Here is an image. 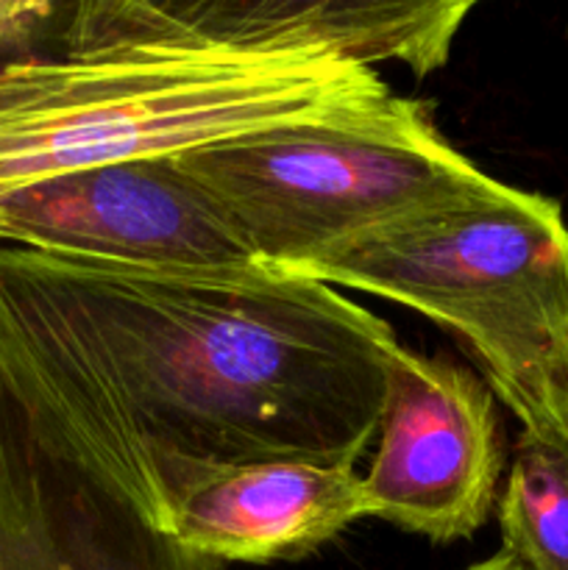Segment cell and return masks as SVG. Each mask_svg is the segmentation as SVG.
Returning <instances> with one entry per match:
<instances>
[{
    "label": "cell",
    "instance_id": "obj_1",
    "mask_svg": "<svg viewBox=\"0 0 568 570\" xmlns=\"http://www.w3.org/2000/svg\"><path fill=\"white\" fill-rule=\"evenodd\" d=\"M390 343L382 317L276 267L0 250V373L53 449L156 529L198 468H354Z\"/></svg>",
    "mask_w": 568,
    "mask_h": 570
},
{
    "label": "cell",
    "instance_id": "obj_2",
    "mask_svg": "<svg viewBox=\"0 0 568 570\" xmlns=\"http://www.w3.org/2000/svg\"><path fill=\"white\" fill-rule=\"evenodd\" d=\"M298 276L410 306L454 334L523 432L568 445V226L496 178L306 262Z\"/></svg>",
    "mask_w": 568,
    "mask_h": 570
},
{
    "label": "cell",
    "instance_id": "obj_3",
    "mask_svg": "<svg viewBox=\"0 0 568 570\" xmlns=\"http://www.w3.org/2000/svg\"><path fill=\"white\" fill-rule=\"evenodd\" d=\"M390 95L373 67L290 59H59L0 70V195L42 178L161 159Z\"/></svg>",
    "mask_w": 568,
    "mask_h": 570
},
{
    "label": "cell",
    "instance_id": "obj_4",
    "mask_svg": "<svg viewBox=\"0 0 568 570\" xmlns=\"http://www.w3.org/2000/svg\"><path fill=\"white\" fill-rule=\"evenodd\" d=\"M432 106L382 100L173 156L256 265L301 271L351 237L496 181L440 134Z\"/></svg>",
    "mask_w": 568,
    "mask_h": 570
},
{
    "label": "cell",
    "instance_id": "obj_5",
    "mask_svg": "<svg viewBox=\"0 0 568 570\" xmlns=\"http://www.w3.org/2000/svg\"><path fill=\"white\" fill-rule=\"evenodd\" d=\"M471 0H92L61 6L59 59L326 56L429 76L449 61Z\"/></svg>",
    "mask_w": 568,
    "mask_h": 570
},
{
    "label": "cell",
    "instance_id": "obj_6",
    "mask_svg": "<svg viewBox=\"0 0 568 570\" xmlns=\"http://www.w3.org/2000/svg\"><path fill=\"white\" fill-rule=\"evenodd\" d=\"M505 445L496 395L457 362L395 340L384 351L379 449L362 479L368 512L429 538H471L493 512Z\"/></svg>",
    "mask_w": 568,
    "mask_h": 570
},
{
    "label": "cell",
    "instance_id": "obj_7",
    "mask_svg": "<svg viewBox=\"0 0 568 570\" xmlns=\"http://www.w3.org/2000/svg\"><path fill=\"white\" fill-rule=\"evenodd\" d=\"M0 239L17 248L109 265H256L173 156L42 178L0 195Z\"/></svg>",
    "mask_w": 568,
    "mask_h": 570
},
{
    "label": "cell",
    "instance_id": "obj_8",
    "mask_svg": "<svg viewBox=\"0 0 568 570\" xmlns=\"http://www.w3.org/2000/svg\"><path fill=\"white\" fill-rule=\"evenodd\" d=\"M368 512L354 468L267 460L189 471L167 499L159 532L217 562H290Z\"/></svg>",
    "mask_w": 568,
    "mask_h": 570
},
{
    "label": "cell",
    "instance_id": "obj_9",
    "mask_svg": "<svg viewBox=\"0 0 568 570\" xmlns=\"http://www.w3.org/2000/svg\"><path fill=\"white\" fill-rule=\"evenodd\" d=\"M505 549L529 570H568V445L521 432L499 499Z\"/></svg>",
    "mask_w": 568,
    "mask_h": 570
},
{
    "label": "cell",
    "instance_id": "obj_10",
    "mask_svg": "<svg viewBox=\"0 0 568 570\" xmlns=\"http://www.w3.org/2000/svg\"><path fill=\"white\" fill-rule=\"evenodd\" d=\"M59 9L45 0H0V70L50 53Z\"/></svg>",
    "mask_w": 568,
    "mask_h": 570
},
{
    "label": "cell",
    "instance_id": "obj_11",
    "mask_svg": "<svg viewBox=\"0 0 568 570\" xmlns=\"http://www.w3.org/2000/svg\"><path fill=\"white\" fill-rule=\"evenodd\" d=\"M466 570H529V568L523 566L516 554H510L507 549H501V551H496L493 557H488V560L477 562V566H471Z\"/></svg>",
    "mask_w": 568,
    "mask_h": 570
}]
</instances>
